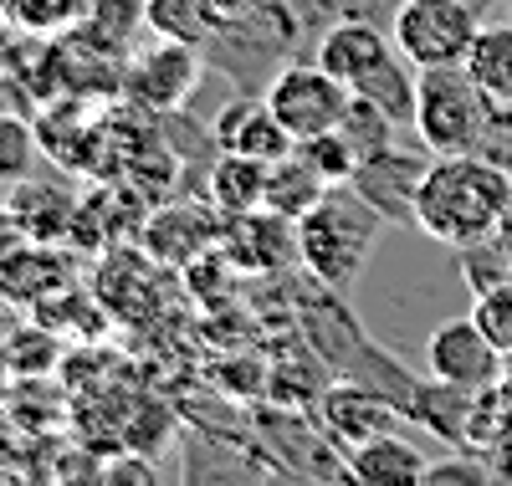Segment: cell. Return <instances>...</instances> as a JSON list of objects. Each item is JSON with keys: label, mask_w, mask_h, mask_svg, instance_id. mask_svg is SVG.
Returning <instances> with one entry per match:
<instances>
[{"label": "cell", "mask_w": 512, "mask_h": 486, "mask_svg": "<svg viewBox=\"0 0 512 486\" xmlns=\"http://www.w3.org/2000/svg\"><path fill=\"white\" fill-rule=\"evenodd\" d=\"M477 31H482V16L472 0H400L390 41L415 72H425V67L466 62Z\"/></svg>", "instance_id": "277c9868"}, {"label": "cell", "mask_w": 512, "mask_h": 486, "mask_svg": "<svg viewBox=\"0 0 512 486\" xmlns=\"http://www.w3.org/2000/svg\"><path fill=\"white\" fill-rule=\"evenodd\" d=\"M390 226V215L374 210L354 185H333L308 215L292 220L297 231V261H303V272L328 287V292H349L369 256L379 246V231Z\"/></svg>", "instance_id": "7a4b0ae2"}, {"label": "cell", "mask_w": 512, "mask_h": 486, "mask_svg": "<svg viewBox=\"0 0 512 486\" xmlns=\"http://www.w3.org/2000/svg\"><path fill=\"white\" fill-rule=\"evenodd\" d=\"M425 164H431V159L400 154V149L390 144V149H379V154H364L349 185H354L374 210L390 215V220H410V200H415V185H420Z\"/></svg>", "instance_id": "7c38bea8"}, {"label": "cell", "mask_w": 512, "mask_h": 486, "mask_svg": "<svg viewBox=\"0 0 512 486\" xmlns=\"http://www.w3.org/2000/svg\"><path fill=\"white\" fill-rule=\"evenodd\" d=\"M93 11V0H6V26L21 36H67L72 26H82Z\"/></svg>", "instance_id": "ac0fdd59"}, {"label": "cell", "mask_w": 512, "mask_h": 486, "mask_svg": "<svg viewBox=\"0 0 512 486\" xmlns=\"http://www.w3.org/2000/svg\"><path fill=\"white\" fill-rule=\"evenodd\" d=\"M11 190H16L11 180H0V210H6V205H11Z\"/></svg>", "instance_id": "f546056e"}, {"label": "cell", "mask_w": 512, "mask_h": 486, "mask_svg": "<svg viewBox=\"0 0 512 486\" xmlns=\"http://www.w3.org/2000/svg\"><path fill=\"white\" fill-rule=\"evenodd\" d=\"M11 72V26H0V77Z\"/></svg>", "instance_id": "f1b7e54d"}, {"label": "cell", "mask_w": 512, "mask_h": 486, "mask_svg": "<svg viewBox=\"0 0 512 486\" xmlns=\"http://www.w3.org/2000/svg\"><path fill=\"white\" fill-rule=\"evenodd\" d=\"M16 333V313H11V297L0 292V348H6V338Z\"/></svg>", "instance_id": "83f0119b"}, {"label": "cell", "mask_w": 512, "mask_h": 486, "mask_svg": "<svg viewBox=\"0 0 512 486\" xmlns=\"http://www.w3.org/2000/svg\"><path fill=\"white\" fill-rule=\"evenodd\" d=\"M0 21H6V0H0Z\"/></svg>", "instance_id": "4dcf8cb0"}, {"label": "cell", "mask_w": 512, "mask_h": 486, "mask_svg": "<svg viewBox=\"0 0 512 486\" xmlns=\"http://www.w3.org/2000/svg\"><path fill=\"white\" fill-rule=\"evenodd\" d=\"M62 287H67V261H62V251H47L41 241H31L11 267L0 272V292L11 302H26V307H47Z\"/></svg>", "instance_id": "9a60e30c"}, {"label": "cell", "mask_w": 512, "mask_h": 486, "mask_svg": "<svg viewBox=\"0 0 512 486\" xmlns=\"http://www.w3.org/2000/svg\"><path fill=\"white\" fill-rule=\"evenodd\" d=\"M200 52L185 41L154 36V47L134 52L123 62V98L144 113H180L185 98L200 87Z\"/></svg>", "instance_id": "8992f818"}, {"label": "cell", "mask_w": 512, "mask_h": 486, "mask_svg": "<svg viewBox=\"0 0 512 486\" xmlns=\"http://www.w3.org/2000/svg\"><path fill=\"white\" fill-rule=\"evenodd\" d=\"M461 277H466V287H472L477 297L492 292V287H502V282L512 277V256H507V246H502L497 236L461 246Z\"/></svg>", "instance_id": "603a6c76"}, {"label": "cell", "mask_w": 512, "mask_h": 486, "mask_svg": "<svg viewBox=\"0 0 512 486\" xmlns=\"http://www.w3.org/2000/svg\"><path fill=\"white\" fill-rule=\"evenodd\" d=\"M6 364H11L16 374H41V369H52V364H57V333L16 323V333L6 338Z\"/></svg>", "instance_id": "cb8c5ba5"}, {"label": "cell", "mask_w": 512, "mask_h": 486, "mask_svg": "<svg viewBox=\"0 0 512 486\" xmlns=\"http://www.w3.org/2000/svg\"><path fill=\"white\" fill-rule=\"evenodd\" d=\"M297 154H303L328 185H349L354 180V169H359V149H354V139L344 134V128H328V134H313V139H303L297 144Z\"/></svg>", "instance_id": "ffe728a7"}, {"label": "cell", "mask_w": 512, "mask_h": 486, "mask_svg": "<svg viewBox=\"0 0 512 486\" xmlns=\"http://www.w3.org/2000/svg\"><path fill=\"white\" fill-rule=\"evenodd\" d=\"M31 241H36V231L26 226V215H21L16 205L0 210V272H6V267H11V261H16Z\"/></svg>", "instance_id": "484cf974"}, {"label": "cell", "mask_w": 512, "mask_h": 486, "mask_svg": "<svg viewBox=\"0 0 512 486\" xmlns=\"http://www.w3.org/2000/svg\"><path fill=\"white\" fill-rule=\"evenodd\" d=\"M395 415H400V405H390L384 394H374V389H364V384H333L323 400H318L323 430H328L344 451L364 446V440H374V435H384V430H395Z\"/></svg>", "instance_id": "9c48e42d"}, {"label": "cell", "mask_w": 512, "mask_h": 486, "mask_svg": "<svg viewBox=\"0 0 512 486\" xmlns=\"http://www.w3.org/2000/svg\"><path fill=\"white\" fill-rule=\"evenodd\" d=\"M338 128H344V134L354 139L359 154H379V149H390V144H395V118L384 113L379 103L359 98V93L349 98V113H344V123H338Z\"/></svg>", "instance_id": "7402d4cb"}, {"label": "cell", "mask_w": 512, "mask_h": 486, "mask_svg": "<svg viewBox=\"0 0 512 486\" xmlns=\"http://www.w3.org/2000/svg\"><path fill=\"white\" fill-rule=\"evenodd\" d=\"M507 205H512V169H502L487 154H431L410 200V220L420 236L461 251L472 241L497 236Z\"/></svg>", "instance_id": "6da1fadb"}, {"label": "cell", "mask_w": 512, "mask_h": 486, "mask_svg": "<svg viewBox=\"0 0 512 486\" xmlns=\"http://www.w3.org/2000/svg\"><path fill=\"white\" fill-rule=\"evenodd\" d=\"M144 26H149V36L200 47L216 31V16H210V0H144Z\"/></svg>", "instance_id": "d6986e66"}, {"label": "cell", "mask_w": 512, "mask_h": 486, "mask_svg": "<svg viewBox=\"0 0 512 486\" xmlns=\"http://www.w3.org/2000/svg\"><path fill=\"white\" fill-rule=\"evenodd\" d=\"M487 476H497L487 461H472V456H451V461H436V466H425V481L420 486H446V481H487Z\"/></svg>", "instance_id": "4316f807"}, {"label": "cell", "mask_w": 512, "mask_h": 486, "mask_svg": "<svg viewBox=\"0 0 512 486\" xmlns=\"http://www.w3.org/2000/svg\"><path fill=\"white\" fill-rule=\"evenodd\" d=\"M267 108L287 123V134L303 144V139H313V134H328V128H338L344 123V113H349V87L338 82L333 72H323L318 62H292V67H282L272 82H267Z\"/></svg>", "instance_id": "5b68a950"}, {"label": "cell", "mask_w": 512, "mask_h": 486, "mask_svg": "<svg viewBox=\"0 0 512 486\" xmlns=\"http://www.w3.org/2000/svg\"><path fill=\"white\" fill-rule=\"evenodd\" d=\"M395 52H390V36H384L379 26H369V21H333L328 31H323V41H318V67L323 72H333L338 82L354 87L369 77V72H379L384 62H390Z\"/></svg>", "instance_id": "8fae6325"}, {"label": "cell", "mask_w": 512, "mask_h": 486, "mask_svg": "<svg viewBox=\"0 0 512 486\" xmlns=\"http://www.w3.org/2000/svg\"><path fill=\"white\" fill-rule=\"evenodd\" d=\"M502 359L507 353L477 328V318H451L425 338V374L451 384V389H466V394L497 384Z\"/></svg>", "instance_id": "52a82bcc"}, {"label": "cell", "mask_w": 512, "mask_h": 486, "mask_svg": "<svg viewBox=\"0 0 512 486\" xmlns=\"http://www.w3.org/2000/svg\"><path fill=\"white\" fill-rule=\"evenodd\" d=\"M472 318H477V328L507 353V359H512V277H507L502 287H492V292L477 297Z\"/></svg>", "instance_id": "d4e9b609"}, {"label": "cell", "mask_w": 512, "mask_h": 486, "mask_svg": "<svg viewBox=\"0 0 512 486\" xmlns=\"http://www.w3.org/2000/svg\"><path fill=\"white\" fill-rule=\"evenodd\" d=\"M256 6H262V0H256Z\"/></svg>", "instance_id": "1f68e13d"}, {"label": "cell", "mask_w": 512, "mask_h": 486, "mask_svg": "<svg viewBox=\"0 0 512 486\" xmlns=\"http://www.w3.org/2000/svg\"><path fill=\"white\" fill-rule=\"evenodd\" d=\"M221 231H226V215L210 200H180V205H159L144 220L139 241L164 267H190L210 251V241H221Z\"/></svg>", "instance_id": "ba28073f"}, {"label": "cell", "mask_w": 512, "mask_h": 486, "mask_svg": "<svg viewBox=\"0 0 512 486\" xmlns=\"http://www.w3.org/2000/svg\"><path fill=\"white\" fill-rule=\"evenodd\" d=\"M461 67L472 72V82L487 93L492 108H507V103H512V21L482 26Z\"/></svg>", "instance_id": "e0dca14e"}, {"label": "cell", "mask_w": 512, "mask_h": 486, "mask_svg": "<svg viewBox=\"0 0 512 486\" xmlns=\"http://www.w3.org/2000/svg\"><path fill=\"white\" fill-rule=\"evenodd\" d=\"M492 123V103L472 82L461 62L456 67H425L415 72V139L425 154H477Z\"/></svg>", "instance_id": "3957f363"}, {"label": "cell", "mask_w": 512, "mask_h": 486, "mask_svg": "<svg viewBox=\"0 0 512 486\" xmlns=\"http://www.w3.org/2000/svg\"><path fill=\"white\" fill-rule=\"evenodd\" d=\"M425 461L415 440H405L400 430H384L364 446L349 451V476L364 486H420L425 481Z\"/></svg>", "instance_id": "4fadbf2b"}, {"label": "cell", "mask_w": 512, "mask_h": 486, "mask_svg": "<svg viewBox=\"0 0 512 486\" xmlns=\"http://www.w3.org/2000/svg\"><path fill=\"white\" fill-rule=\"evenodd\" d=\"M333 185L323 180V174L303 159V154H287V159H277V164H267V210H277V215H287V220H297V215H308L323 195H328Z\"/></svg>", "instance_id": "2e32d148"}, {"label": "cell", "mask_w": 512, "mask_h": 486, "mask_svg": "<svg viewBox=\"0 0 512 486\" xmlns=\"http://www.w3.org/2000/svg\"><path fill=\"white\" fill-rule=\"evenodd\" d=\"M216 144L236 149V154H251L262 164H277V159H287L297 149V139L287 134V123L267 108V98H236L231 108H221Z\"/></svg>", "instance_id": "30bf717a"}, {"label": "cell", "mask_w": 512, "mask_h": 486, "mask_svg": "<svg viewBox=\"0 0 512 486\" xmlns=\"http://www.w3.org/2000/svg\"><path fill=\"white\" fill-rule=\"evenodd\" d=\"M205 200L216 205L226 220L246 215V210H262V200H267V164L251 159V154H236V149H221V159L210 164Z\"/></svg>", "instance_id": "5bb4252c"}, {"label": "cell", "mask_w": 512, "mask_h": 486, "mask_svg": "<svg viewBox=\"0 0 512 486\" xmlns=\"http://www.w3.org/2000/svg\"><path fill=\"white\" fill-rule=\"evenodd\" d=\"M41 159V134L36 123L16 118V113H0V180H31V164Z\"/></svg>", "instance_id": "44dd1931"}]
</instances>
